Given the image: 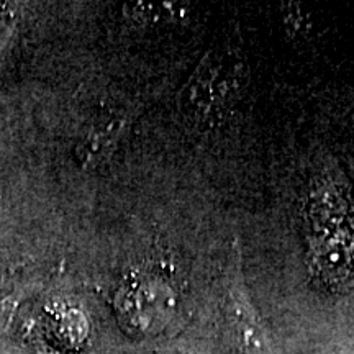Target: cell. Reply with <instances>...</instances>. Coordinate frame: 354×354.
<instances>
[{
	"label": "cell",
	"instance_id": "7a4b0ae2",
	"mask_svg": "<svg viewBox=\"0 0 354 354\" xmlns=\"http://www.w3.org/2000/svg\"><path fill=\"white\" fill-rule=\"evenodd\" d=\"M17 304L12 299H6L0 302V333L7 330V326L10 325L13 313H15Z\"/></svg>",
	"mask_w": 354,
	"mask_h": 354
},
{
	"label": "cell",
	"instance_id": "6da1fadb",
	"mask_svg": "<svg viewBox=\"0 0 354 354\" xmlns=\"http://www.w3.org/2000/svg\"><path fill=\"white\" fill-rule=\"evenodd\" d=\"M240 258L236 271H233V282L230 286L228 315L232 320L238 346L245 354H274L271 339L263 320L253 307L240 271Z\"/></svg>",
	"mask_w": 354,
	"mask_h": 354
}]
</instances>
